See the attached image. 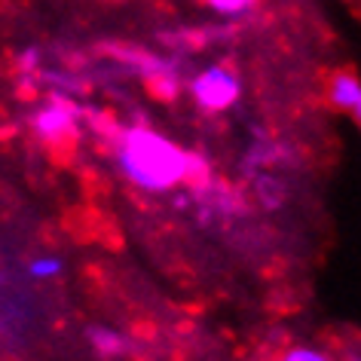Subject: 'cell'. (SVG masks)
Masks as SVG:
<instances>
[{
	"instance_id": "4",
	"label": "cell",
	"mask_w": 361,
	"mask_h": 361,
	"mask_svg": "<svg viewBox=\"0 0 361 361\" xmlns=\"http://www.w3.org/2000/svg\"><path fill=\"white\" fill-rule=\"evenodd\" d=\"M86 343L98 361H126L135 355V340L111 324H92L86 331Z\"/></svg>"
},
{
	"instance_id": "7",
	"label": "cell",
	"mask_w": 361,
	"mask_h": 361,
	"mask_svg": "<svg viewBox=\"0 0 361 361\" xmlns=\"http://www.w3.org/2000/svg\"><path fill=\"white\" fill-rule=\"evenodd\" d=\"M279 361H337L328 349L312 346V343H291V346L282 349Z\"/></svg>"
},
{
	"instance_id": "5",
	"label": "cell",
	"mask_w": 361,
	"mask_h": 361,
	"mask_svg": "<svg viewBox=\"0 0 361 361\" xmlns=\"http://www.w3.org/2000/svg\"><path fill=\"white\" fill-rule=\"evenodd\" d=\"M328 98L334 107H340L343 114L355 116L361 123V80L352 71H337L328 83Z\"/></svg>"
},
{
	"instance_id": "1",
	"label": "cell",
	"mask_w": 361,
	"mask_h": 361,
	"mask_svg": "<svg viewBox=\"0 0 361 361\" xmlns=\"http://www.w3.org/2000/svg\"><path fill=\"white\" fill-rule=\"evenodd\" d=\"M116 166L144 193H169L193 180L196 157L147 126H132L116 138Z\"/></svg>"
},
{
	"instance_id": "8",
	"label": "cell",
	"mask_w": 361,
	"mask_h": 361,
	"mask_svg": "<svg viewBox=\"0 0 361 361\" xmlns=\"http://www.w3.org/2000/svg\"><path fill=\"white\" fill-rule=\"evenodd\" d=\"M202 4L212 6V10L221 13V16H242V13L251 10L255 0H202Z\"/></svg>"
},
{
	"instance_id": "2",
	"label": "cell",
	"mask_w": 361,
	"mask_h": 361,
	"mask_svg": "<svg viewBox=\"0 0 361 361\" xmlns=\"http://www.w3.org/2000/svg\"><path fill=\"white\" fill-rule=\"evenodd\" d=\"M190 95L193 102L209 114L230 111L242 95V80L233 68L227 65H209L190 80Z\"/></svg>"
},
{
	"instance_id": "6",
	"label": "cell",
	"mask_w": 361,
	"mask_h": 361,
	"mask_svg": "<svg viewBox=\"0 0 361 361\" xmlns=\"http://www.w3.org/2000/svg\"><path fill=\"white\" fill-rule=\"evenodd\" d=\"M25 273H28L34 282H52V279H59L65 273V264H61V257H56V255H37L28 260Z\"/></svg>"
},
{
	"instance_id": "3",
	"label": "cell",
	"mask_w": 361,
	"mask_h": 361,
	"mask_svg": "<svg viewBox=\"0 0 361 361\" xmlns=\"http://www.w3.org/2000/svg\"><path fill=\"white\" fill-rule=\"evenodd\" d=\"M77 126H80V111L61 95L43 102L31 114V129L43 144H65L68 138H74Z\"/></svg>"
}]
</instances>
